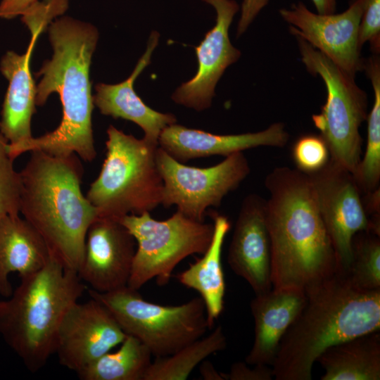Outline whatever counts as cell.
I'll use <instances>...</instances> for the list:
<instances>
[{"label":"cell","mask_w":380,"mask_h":380,"mask_svg":"<svg viewBox=\"0 0 380 380\" xmlns=\"http://www.w3.org/2000/svg\"><path fill=\"white\" fill-rule=\"evenodd\" d=\"M39 0H1L0 18L13 19L22 13L32 4Z\"/></svg>","instance_id":"cell-34"},{"label":"cell","mask_w":380,"mask_h":380,"mask_svg":"<svg viewBox=\"0 0 380 380\" xmlns=\"http://www.w3.org/2000/svg\"><path fill=\"white\" fill-rule=\"evenodd\" d=\"M368 231L357 233L352 240L351 260L345 273L355 286L380 290V238Z\"/></svg>","instance_id":"cell-27"},{"label":"cell","mask_w":380,"mask_h":380,"mask_svg":"<svg viewBox=\"0 0 380 380\" xmlns=\"http://www.w3.org/2000/svg\"><path fill=\"white\" fill-rule=\"evenodd\" d=\"M48 31L53 56L37 74L42 79L36 87L35 102L36 106H42L52 93L58 94L62 120L53 131L8 147V151L14 160L25 152L39 150L53 156L75 153L91 162L96 151L89 72L99 32L93 25L68 16L56 18Z\"/></svg>","instance_id":"cell-1"},{"label":"cell","mask_w":380,"mask_h":380,"mask_svg":"<svg viewBox=\"0 0 380 380\" xmlns=\"http://www.w3.org/2000/svg\"><path fill=\"white\" fill-rule=\"evenodd\" d=\"M119 220L137 243L127 284L135 290L153 279L159 286L166 285L182 260L207 251L214 232L213 223L192 220L178 210L165 220H155L150 213Z\"/></svg>","instance_id":"cell-9"},{"label":"cell","mask_w":380,"mask_h":380,"mask_svg":"<svg viewBox=\"0 0 380 380\" xmlns=\"http://www.w3.org/2000/svg\"><path fill=\"white\" fill-rule=\"evenodd\" d=\"M8 141L0 133V216L20 213L22 181L8 151Z\"/></svg>","instance_id":"cell-28"},{"label":"cell","mask_w":380,"mask_h":380,"mask_svg":"<svg viewBox=\"0 0 380 380\" xmlns=\"http://www.w3.org/2000/svg\"><path fill=\"white\" fill-rule=\"evenodd\" d=\"M292 158L299 171L310 175L323 169L330 160L328 146L319 134L300 137L292 147Z\"/></svg>","instance_id":"cell-29"},{"label":"cell","mask_w":380,"mask_h":380,"mask_svg":"<svg viewBox=\"0 0 380 380\" xmlns=\"http://www.w3.org/2000/svg\"><path fill=\"white\" fill-rule=\"evenodd\" d=\"M156 161L163 182L161 205H175L177 210L198 222H204L207 209L220 206L250 173L243 152L228 156L215 165L198 167L177 160L158 146Z\"/></svg>","instance_id":"cell-10"},{"label":"cell","mask_w":380,"mask_h":380,"mask_svg":"<svg viewBox=\"0 0 380 380\" xmlns=\"http://www.w3.org/2000/svg\"><path fill=\"white\" fill-rule=\"evenodd\" d=\"M199 365V373L203 379L224 380L222 372H218L210 361L205 359Z\"/></svg>","instance_id":"cell-35"},{"label":"cell","mask_w":380,"mask_h":380,"mask_svg":"<svg viewBox=\"0 0 380 380\" xmlns=\"http://www.w3.org/2000/svg\"><path fill=\"white\" fill-rule=\"evenodd\" d=\"M151 357L143 343L127 335L118 350L104 354L77 374L82 380H143Z\"/></svg>","instance_id":"cell-24"},{"label":"cell","mask_w":380,"mask_h":380,"mask_svg":"<svg viewBox=\"0 0 380 380\" xmlns=\"http://www.w3.org/2000/svg\"><path fill=\"white\" fill-rule=\"evenodd\" d=\"M38 36H31L26 51H8L2 58L0 70L8 81L2 106L0 133L13 148L32 137V118L35 112L36 86L30 61Z\"/></svg>","instance_id":"cell-20"},{"label":"cell","mask_w":380,"mask_h":380,"mask_svg":"<svg viewBox=\"0 0 380 380\" xmlns=\"http://www.w3.org/2000/svg\"><path fill=\"white\" fill-rule=\"evenodd\" d=\"M308 176L339 271L346 273L353 236L360 232H370L371 228L360 189L353 175L331 160L323 169Z\"/></svg>","instance_id":"cell-11"},{"label":"cell","mask_w":380,"mask_h":380,"mask_svg":"<svg viewBox=\"0 0 380 380\" xmlns=\"http://www.w3.org/2000/svg\"><path fill=\"white\" fill-rule=\"evenodd\" d=\"M216 11V23L195 47L198 60L196 75L184 82L172 96L177 104L197 111L208 108L215 88L227 67L238 61L241 52L231 43L229 28L239 10L234 0H203Z\"/></svg>","instance_id":"cell-14"},{"label":"cell","mask_w":380,"mask_h":380,"mask_svg":"<svg viewBox=\"0 0 380 380\" xmlns=\"http://www.w3.org/2000/svg\"><path fill=\"white\" fill-rule=\"evenodd\" d=\"M113 314L127 335L143 343L156 357L170 355L201 338L209 329L201 297L179 305H161L144 299L128 287L106 293L88 289Z\"/></svg>","instance_id":"cell-8"},{"label":"cell","mask_w":380,"mask_h":380,"mask_svg":"<svg viewBox=\"0 0 380 380\" xmlns=\"http://www.w3.org/2000/svg\"><path fill=\"white\" fill-rule=\"evenodd\" d=\"M307 70L319 75L327 92L321 112L312 116L330 153V160L353 175L362 157V123L367 120L368 99L350 75L303 38L295 36Z\"/></svg>","instance_id":"cell-7"},{"label":"cell","mask_w":380,"mask_h":380,"mask_svg":"<svg viewBox=\"0 0 380 380\" xmlns=\"http://www.w3.org/2000/svg\"><path fill=\"white\" fill-rule=\"evenodd\" d=\"M319 14H330L336 11L337 0H312Z\"/></svg>","instance_id":"cell-36"},{"label":"cell","mask_w":380,"mask_h":380,"mask_svg":"<svg viewBox=\"0 0 380 380\" xmlns=\"http://www.w3.org/2000/svg\"><path fill=\"white\" fill-rule=\"evenodd\" d=\"M227 338L221 326L175 353L156 357L143 380H186L194 368L208 356L224 350Z\"/></svg>","instance_id":"cell-25"},{"label":"cell","mask_w":380,"mask_h":380,"mask_svg":"<svg viewBox=\"0 0 380 380\" xmlns=\"http://www.w3.org/2000/svg\"><path fill=\"white\" fill-rule=\"evenodd\" d=\"M68 8V0L37 1L21 15V20L29 29L31 36H38L53 20L64 13Z\"/></svg>","instance_id":"cell-30"},{"label":"cell","mask_w":380,"mask_h":380,"mask_svg":"<svg viewBox=\"0 0 380 380\" xmlns=\"http://www.w3.org/2000/svg\"><path fill=\"white\" fill-rule=\"evenodd\" d=\"M363 70L374 91L372 108L367 115V136L365 155L353 174L357 184L366 195L379 189L380 181V59L373 54L364 61Z\"/></svg>","instance_id":"cell-26"},{"label":"cell","mask_w":380,"mask_h":380,"mask_svg":"<svg viewBox=\"0 0 380 380\" xmlns=\"http://www.w3.org/2000/svg\"><path fill=\"white\" fill-rule=\"evenodd\" d=\"M51 256L49 250L36 229L18 214L0 216V294L13 293L9 275L20 277L42 269Z\"/></svg>","instance_id":"cell-21"},{"label":"cell","mask_w":380,"mask_h":380,"mask_svg":"<svg viewBox=\"0 0 380 380\" xmlns=\"http://www.w3.org/2000/svg\"><path fill=\"white\" fill-rule=\"evenodd\" d=\"M158 39V33L153 31L146 51L127 80L115 84L99 83L95 86L96 94L93 96L94 104L101 114L134 122L143 129V138L158 146L161 132L167 126L176 123V117L172 113H160L148 106L136 93L134 83L150 63Z\"/></svg>","instance_id":"cell-19"},{"label":"cell","mask_w":380,"mask_h":380,"mask_svg":"<svg viewBox=\"0 0 380 380\" xmlns=\"http://www.w3.org/2000/svg\"><path fill=\"white\" fill-rule=\"evenodd\" d=\"M363 0H351L340 13L319 14L301 1L279 11L290 32L308 42L341 70L355 77L363 70L359 27Z\"/></svg>","instance_id":"cell-12"},{"label":"cell","mask_w":380,"mask_h":380,"mask_svg":"<svg viewBox=\"0 0 380 380\" xmlns=\"http://www.w3.org/2000/svg\"><path fill=\"white\" fill-rule=\"evenodd\" d=\"M1 302H2V301H0V308H1Z\"/></svg>","instance_id":"cell-37"},{"label":"cell","mask_w":380,"mask_h":380,"mask_svg":"<svg viewBox=\"0 0 380 380\" xmlns=\"http://www.w3.org/2000/svg\"><path fill=\"white\" fill-rule=\"evenodd\" d=\"M289 139V134L281 122H274L260 132L237 134H215L174 123L161 132L158 146L184 163L215 156L227 157L259 146L282 148Z\"/></svg>","instance_id":"cell-17"},{"label":"cell","mask_w":380,"mask_h":380,"mask_svg":"<svg viewBox=\"0 0 380 380\" xmlns=\"http://www.w3.org/2000/svg\"><path fill=\"white\" fill-rule=\"evenodd\" d=\"M317 362L324 370L321 380H379V331L331 346Z\"/></svg>","instance_id":"cell-23"},{"label":"cell","mask_w":380,"mask_h":380,"mask_svg":"<svg viewBox=\"0 0 380 380\" xmlns=\"http://www.w3.org/2000/svg\"><path fill=\"white\" fill-rule=\"evenodd\" d=\"M268 2L269 0H243L237 27V37L241 35L247 30Z\"/></svg>","instance_id":"cell-33"},{"label":"cell","mask_w":380,"mask_h":380,"mask_svg":"<svg viewBox=\"0 0 380 380\" xmlns=\"http://www.w3.org/2000/svg\"><path fill=\"white\" fill-rule=\"evenodd\" d=\"M127 334L108 308L96 299L74 303L59 326L54 348L58 362L78 373L113 348Z\"/></svg>","instance_id":"cell-13"},{"label":"cell","mask_w":380,"mask_h":380,"mask_svg":"<svg viewBox=\"0 0 380 380\" xmlns=\"http://www.w3.org/2000/svg\"><path fill=\"white\" fill-rule=\"evenodd\" d=\"M211 216L214 232L208 248L201 258L176 276L179 283L200 294L205 304L210 329L224 310L225 281L222 250L231 228V223L226 216L217 213L211 214Z\"/></svg>","instance_id":"cell-22"},{"label":"cell","mask_w":380,"mask_h":380,"mask_svg":"<svg viewBox=\"0 0 380 380\" xmlns=\"http://www.w3.org/2000/svg\"><path fill=\"white\" fill-rule=\"evenodd\" d=\"M20 172V213L39 234L50 254L66 270L78 272L96 208L81 190L83 169L77 155L53 156L30 151Z\"/></svg>","instance_id":"cell-4"},{"label":"cell","mask_w":380,"mask_h":380,"mask_svg":"<svg viewBox=\"0 0 380 380\" xmlns=\"http://www.w3.org/2000/svg\"><path fill=\"white\" fill-rule=\"evenodd\" d=\"M265 186L272 288L305 291L340 272L308 175L275 167Z\"/></svg>","instance_id":"cell-2"},{"label":"cell","mask_w":380,"mask_h":380,"mask_svg":"<svg viewBox=\"0 0 380 380\" xmlns=\"http://www.w3.org/2000/svg\"><path fill=\"white\" fill-rule=\"evenodd\" d=\"M359 44L369 43L373 54L380 51V0H363L359 27Z\"/></svg>","instance_id":"cell-31"},{"label":"cell","mask_w":380,"mask_h":380,"mask_svg":"<svg viewBox=\"0 0 380 380\" xmlns=\"http://www.w3.org/2000/svg\"><path fill=\"white\" fill-rule=\"evenodd\" d=\"M107 136L106 158L86 197L99 217L119 220L150 213L161 205L163 192L156 161L158 146L113 125Z\"/></svg>","instance_id":"cell-6"},{"label":"cell","mask_w":380,"mask_h":380,"mask_svg":"<svg viewBox=\"0 0 380 380\" xmlns=\"http://www.w3.org/2000/svg\"><path fill=\"white\" fill-rule=\"evenodd\" d=\"M248 366L246 362H236L229 371L223 373L224 380H272L274 377L272 367L265 365Z\"/></svg>","instance_id":"cell-32"},{"label":"cell","mask_w":380,"mask_h":380,"mask_svg":"<svg viewBox=\"0 0 380 380\" xmlns=\"http://www.w3.org/2000/svg\"><path fill=\"white\" fill-rule=\"evenodd\" d=\"M136 243L119 220L98 217L87 233L84 256L77 272L80 278L100 293L127 286Z\"/></svg>","instance_id":"cell-15"},{"label":"cell","mask_w":380,"mask_h":380,"mask_svg":"<svg viewBox=\"0 0 380 380\" xmlns=\"http://www.w3.org/2000/svg\"><path fill=\"white\" fill-rule=\"evenodd\" d=\"M305 291L274 289L255 294L251 302L254 319V341L245 362L272 366L280 342L303 308Z\"/></svg>","instance_id":"cell-18"},{"label":"cell","mask_w":380,"mask_h":380,"mask_svg":"<svg viewBox=\"0 0 380 380\" xmlns=\"http://www.w3.org/2000/svg\"><path fill=\"white\" fill-rule=\"evenodd\" d=\"M227 262L232 270L249 284L255 295L272 289L265 200L258 194H249L242 201Z\"/></svg>","instance_id":"cell-16"},{"label":"cell","mask_w":380,"mask_h":380,"mask_svg":"<svg viewBox=\"0 0 380 380\" xmlns=\"http://www.w3.org/2000/svg\"><path fill=\"white\" fill-rule=\"evenodd\" d=\"M21 281L0 308V334L31 372H37L54 353L61 322L86 286L76 272L51 255L39 271Z\"/></svg>","instance_id":"cell-5"},{"label":"cell","mask_w":380,"mask_h":380,"mask_svg":"<svg viewBox=\"0 0 380 380\" xmlns=\"http://www.w3.org/2000/svg\"><path fill=\"white\" fill-rule=\"evenodd\" d=\"M305 293V304L271 366L276 380H310L313 365L326 349L380 329V290L361 289L338 272Z\"/></svg>","instance_id":"cell-3"}]
</instances>
